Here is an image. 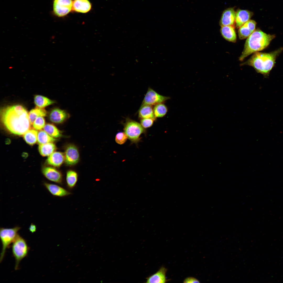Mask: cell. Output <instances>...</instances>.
Returning <instances> with one entry per match:
<instances>
[{"mask_svg": "<svg viewBox=\"0 0 283 283\" xmlns=\"http://www.w3.org/2000/svg\"><path fill=\"white\" fill-rule=\"evenodd\" d=\"M1 119L4 127L14 134L23 135L30 128L29 114L23 106L16 105L2 108Z\"/></svg>", "mask_w": 283, "mask_h": 283, "instance_id": "cell-1", "label": "cell"}, {"mask_svg": "<svg viewBox=\"0 0 283 283\" xmlns=\"http://www.w3.org/2000/svg\"><path fill=\"white\" fill-rule=\"evenodd\" d=\"M275 37L274 35L267 34L260 29L255 30L247 38L239 60L242 61L251 54L263 50Z\"/></svg>", "mask_w": 283, "mask_h": 283, "instance_id": "cell-2", "label": "cell"}, {"mask_svg": "<svg viewBox=\"0 0 283 283\" xmlns=\"http://www.w3.org/2000/svg\"><path fill=\"white\" fill-rule=\"evenodd\" d=\"M282 49L269 53L257 52L254 53L245 64L253 67L258 73L268 76L274 67L277 57Z\"/></svg>", "mask_w": 283, "mask_h": 283, "instance_id": "cell-3", "label": "cell"}, {"mask_svg": "<svg viewBox=\"0 0 283 283\" xmlns=\"http://www.w3.org/2000/svg\"><path fill=\"white\" fill-rule=\"evenodd\" d=\"M12 252L15 260V269H19L21 261L26 257L29 250L26 241L18 234L12 243Z\"/></svg>", "mask_w": 283, "mask_h": 283, "instance_id": "cell-4", "label": "cell"}, {"mask_svg": "<svg viewBox=\"0 0 283 283\" xmlns=\"http://www.w3.org/2000/svg\"><path fill=\"white\" fill-rule=\"evenodd\" d=\"M20 229L21 227L18 226L10 228H0V236L2 244L0 257V263L2 262L4 257L7 249L13 243L18 234V231Z\"/></svg>", "mask_w": 283, "mask_h": 283, "instance_id": "cell-5", "label": "cell"}, {"mask_svg": "<svg viewBox=\"0 0 283 283\" xmlns=\"http://www.w3.org/2000/svg\"><path fill=\"white\" fill-rule=\"evenodd\" d=\"M124 133L128 138L133 141L137 140L144 131L140 124L134 121L127 119L124 127Z\"/></svg>", "mask_w": 283, "mask_h": 283, "instance_id": "cell-6", "label": "cell"}, {"mask_svg": "<svg viewBox=\"0 0 283 283\" xmlns=\"http://www.w3.org/2000/svg\"><path fill=\"white\" fill-rule=\"evenodd\" d=\"M72 0H54L53 9L55 14L58 17H62L68 14L73 8Z\"/></svg>", "mask_w": 283, "mask_h": 283, "instance_id": "cell-7", "label": "cell"}, {"mask_svg": "<svg viewBox=\"0 0 283 283\" xmlns=\"http://www.w3.org/2000/svg\"><path fill=\"white\" fill-rule=\"evenodd\" d=\"M169 97L159 94L151 88H149L143 100L141 105H155L163 103L170 99Z\"/></svg>", "mask_w": 283, "mask_h": 283, "instance_id": "cell-8", "label": "cell"}, {"mask_svg": "<svg viewBox=\"0 0 283 283\" xmlns=\"http://www.w3.org/2000/svg\"><path fill=\"white\" fill-rule=\"evenodd\" d=\"M65 161L68 165H74L78 162L79 155L77 148L74 145H68L66 148L64 154Z\"/></svg>", "mask_w": 283, "mask_h": 283, "instance_id": "cell-9", "label": "cell"}, {"mask_svg": "<svg viewBox=\"0 0 283 283\" xmlns=\"http://www.w3.org/2000/svg\"><path fill=\"white\" fill-rule=\"evenodd\" d=\"M42 172L48 180L59 184L62 183V176L61 173L54 168L47 167L43 168Z\"/></svg>", "mask_w": 283, "mask_h": 283, "instance_id": "cell-10", "label": "cell"}, {"mask_svg": "<svg viewBox=\"0 0 283 283\" xmlns=\"http://www.w3.org/2000/svg\"><path fill=\"white\" fill-rule=\"evenodd\" d=\"M69 117L66 111L58 108L52 109L49 115L50 121L55 123L59 124L65 121Z\"/></svg>", "mask_w": 283, "mask_h": 283, "instance_id": "cell-11", "label": "cell"}, {"mask_svg": "<svg viewBox=\"0 0 283 283\" xmlns=\"http://www.w3.org/2000/svg\"><path fill=\"white\" fill-rule=\"evenodd\" d=\"M256 24L255 21L250 20L240 27L238 31L240 39L248 38L255 30Z\"/></svg>", "mask_w": 283, "mask_h": 283, "instance_id": "cell-12", "label": "cell"}, {"mask_svg": "<svg viewBox=\"0 0 283 283\" xmlns=\"http://www.w3.org/2000/svg\"><path fill=\"white\" fill-rule=\"evenodd\" d=\"M236 12L233 8H230L223 12L220 21L221 26H233L235 22Z\"/></svg>", "mask_w": 283, "mask_h": 283, "instance_id": "cell-13", "label": "cell"}, {"mask_svg": "<svg viewBox=\"0 0 283 283\" xmlns=\"http://www.w3.org/2000/svg\"><path fill=\"white\" fill-rule=\"evenodd\" d=\"M43 185L49 192L55 196L63 197L71 194L70 192L57 185L47 182H44Z\"/></svg>", "mask_w": 283, "mask_h": 283, "instance_id": "cell-14", "label": "cell"}, {"mask_svg": "<svg viewBox=\"0 0 283 283\" xmlns=\"http://www.w3.org/2000/svg\"><path fill=\"white\" fill-rule=\"evenodd\" d=\"M167 269L164 266L161 267L155 273L147 277L146 283H164L168 280L166 278Z\"/></svg>", "mask_w": 283, "mask_h": 283, "instance_id": "cell-15", "label": "cell"}, {"mask_svg": "<svg viewBox=\"0 0 283 283\" xmlns=\"http://www.w3.org/2000/svg\"><path fill=\"white\" fill-rule=\"evenodd\" d=\"M252 15V13L248 10L238 9L236 12L235 16L236 27L239 28L250 20Z\"/></svg>", "mask_w": 283, "mask_h": 283, "instance_id": "cell-16", "label": "cell"}, {"mask_svg": "<svg viewBox=\"0 0 283 283\" xmlns=\"http://www.w3.org/2000/svg\"><path fill=\"white\" fill-rule=\"evenodd\" d=\"M65 160L64 155L60 152H54L49 156L46 160L48 164L56 167L60 166Z\"/></svg>", "mask_w": 283, "mask_h": 283, "instance_id": "cell-17", "label": "cell"}, {"mask_svg": "<svg viewBox=\"0 0 283 283\" xmlns=\"http://www.w3.org/2000/svg\"><path fill=\"white\" fill-rule=\"evenodd\" d=\"M220 32L223 37L227 40L235 42L236 40V35L233 26H221Z\"/></svg>", "mask_w": 283, "mask_h": 283, "instance_id": "cell-18", "label": "cell"}, {"mask_svg": "<svg viewBox=\"0 0 283 283\" xmlns=\"http://www.w3.org/2000/svg\"><path fill=\"white\" fill-rule=\"evenodd\" d=\"M91 8V4L88 0H74L73 2L72 8L77 12L86 13Z\"/></svg>", "mask_w": 283, "mask_h": 283, "instance_id": "cell-19", "label": "cell"}, {"mask_svg": "<svg viewBox=\"0 0 283 283\" xmlns=\"http://www.w3.org/2000/svg\"><path fill=\"white\" fill-rule=\"evenodd\" d=\"M138 117L140 119L150 118L155 121L156 118L154 114L152 106L148 105H141L138 111Z\"/></svg>", "mask_w": 283, "mask_h": 283, "instance_id": "cell-20", "label": "cell"}, {"mask_svg": "<svg viewBox=\"0 0 283 283\" xmlns=\"http://www.w3.org/2000/svg\"><path fill=\"white\" fill-rule=\"evenodd\" d=\"M56 149V145L52 143L39 144L38 149L40 154L43 156H49Z\"/></svg>", "mask_w": 283, "mask_h": 283, "instance_id": "cell-21", "label": "cell"}, {"mask_svg": "<svg viewBox=\"0 0 283 283\" xmlns=\"http://www.w3.org/2000/svg\"><path fill=\"white\" fill-rule=\"evenodd\" d=\"M47 114L46 111L43 108L37 107L32 109L29 113L31 124H32L35 119L39 117H44Z\"/></svg>", "mask_w": 283, "mask_h": 283, "instance_id": "cell-22", "label": "cell"}, {"mask_svg": "<svg viewBox=\"0 0 283 283\" xmlns=\"http://www.w3.org/2000/svg\"><path fill=\"white\" fill-rule=\"evenodd\" d=\"M38 132L34 129L27 131L24 135V139L28 144L32 145L37 142Z\"/></svg>", "mask_w": 283, "mask_h": 283, "instance_id": "cell-23", "label": "cell"}, {"mask_svg": "<svg viewBox=\"0 0 283 283\" xmlns=\"http://www.w3.org/2000/svg\"><path fill=\"white\" fill-rule=\"evenodd\" d=\"M35 104L37 107H43L54 104L55 101L42 96L37 95L34 98Z\"/></svg>", "mask_w": 283, "mask_h": 283, "instance_id": "cell-24", "label": "cell"}, {"mask_svg": "<svg viewBox=\"0 0 283 283\" xmlns=\"http://www.w3.org/2000/svg\"><path fill=\"white\" fill-rule=\"evenodd\" d=\"M78 178V175L76 172L72 170L68 171L66 175L67 186L70 189L73 188L77 183Z\"/></svg>", "mask_w": 283, "mask_h": 283, "instance_id": "cell-25", "label": "cell"}, {"mask_svg": "<svg viewBox=\"0 0 283 283\" xmlns=\"http://www.w3.org/2000/svg\"><path fill=\"white\" fill-rule=\"evenodd\" d=\"M56 140L49 135L44 130H40L38 132L37 142L39 145L52 143Z\"/></svg>", "mask_w": 283, "mask_h": 283, "instance_id": "cell-26", "label": "cell"}, {"mask_svg": "<svg viewBox=\"0 0 283 283\" xmlns=\"http://www.w3.org/2000/svg\"><path fill=\"white\" fill-rule=\"evenodd\" d=\"M43 128L47 134L54 138H58L62 135L61 132L54 125L48 123L45 125Z\"/></svg>", "mask_w": 283, "mask_h": 283, "instance_id": "cell-27", "label": "cell"}, {"mask_svg": "<svg viewBox=\"0 0 283 283\" xmlns=\"http://www.w3.org/2000/svg\"><path fill=\"white\" fill-rule=\"evenodd\" d=\"M153 109L154 114L156 118L162 117L164 116L168 111L167 106L162 103L154 105Z\"/></svg>", "mask_w": 283, "mask_h": 283, "instance_id": "cell-28", "label": "cell"}, {"mask_svg": "<svg viewBox=\"0 0 283 283\" xmlns=\"http://www.w3.org/2000/svg\"><path fill=\"white\" fill-rule=\"evenodd\" d=\"M45 121L43 117H37L33 124L34 128L36 130H41L45 125Z\"/></svg>", "mask_w": 283, "mask_h": 283, "instance_id": "cell-29", "label": "cell"}, {"mask_svg": "<svg viewBox=\"0 0 283 283\" xmlns=\"http://www.w3.org/2000/svg\"><path fill=\"white\" fill-rule=\"evenodd\" d=\"M127 138L128 137L125 133L119 132L116 135L115 141L118 144H122L126 141Z\"/></svg>", "mask_w": 283, "mask_h": 283, "instance_id": "cell-30", "label": "cell"}, {"mask_svg": "<svg viewBox=\"0 0 283 283\" xmlns=\"http://www.w3.org/2000/svg\"><path fill=\"white\" fill-rule=\"evenodd\" d=\"M154 121L150 118L141 119L140 121V124L143 128H147L152 126Z\"/></svg>", "mask_w": 283, "mask_h": 283, "instance_id": "cell-31", "label": "cell"}, {"mask_svg": "<svg viewBox=\"0 0 283 283\" xmlns=\"http://www.w3.org/2000/svg\"><path fill=\"white\" fill-rule=\"evenodd\" d=\"M184 283H200L199 281L197 279L193 277H188L186 278L184 280Z\"/></svg>", "mask_w": 283, "mask_h": 283, "instance_id": "cell-32", "label": "cell"}, {"mask_svg": "<svg viewBox=\"0 0 283 283\" xmlns=\"http://www.w3.org/2000/svg\"><path fill=\"white\" fill-rule=\"evenodd\" d=\"M36 225L33 224L31 223L29 228L30 231L32 233H33L36 231Z\"/></svg>", "mask_w": 283, "mask_h": 283, "instance_id": "cell-33", "label": "cell"}]
</instances>
